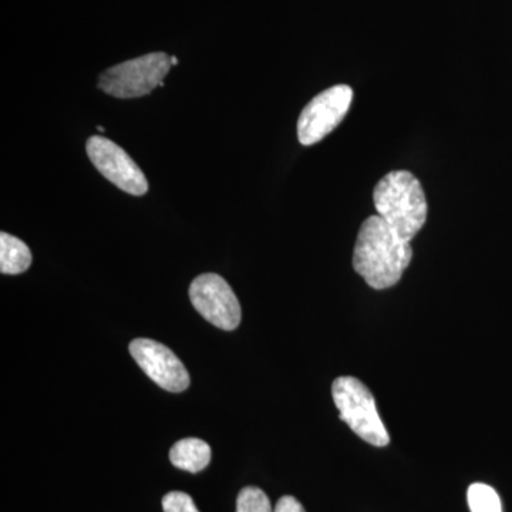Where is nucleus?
Here are the masks:
<instances>
[{"mask_svg":"<svg viewBox=\"0 0 512 512\" xmlns=\"http://www.w3.org/2000/svg\"><path fill=\"white\" fill-rule=\"evenodd\" d=\"M130 353L143 372L164 390L181 393L190 386L183 362L167 346L156 340L136 339L130 343Z\"/></svg>","mask_w":512,"mask_h":512,"instance_id":"6e6552de","label":"nucleus"},{"mask_svg":"<svg viewBox=\"0 0 512 512\" xmlns=\"http://www.w3.org/2000/svg\"><path fill=\"white\" fill-rule=\"evenodd\" d=\"M274 512H306L302 504L291 495H285L275 505Z\"/></svg>","mask_w":512,"mask_h":512,"instance_id":"4468645a","label":"nucleus"},{"mask_svg":"<svg viewBox=\"0 0 512 512\" xmlns=\"http://www.w3.org/2000/svg\"><path fill=\"white\" fill-rule=\"evenodd\" d=\"M190 299L202 318L222 330H234L241 322V305L237 295L222 276L204 274L190 286Z\"/></svg>","mask_w":512,"mask_h":512,"instance_id":"423d86ee","label":"nucleus"},{"mask_svg":"<svg viewBox=\"0 0 512 512\" xmlns=\"http://www.w3.org/2000/svg\"><path fill=\"white\" fill-rule=\"evenodd\" d=\"M171 64H173V66H174V64H178L177 57H171Z\"/></svg>","mask_w":512,"mask_h":512,"instance_id":"2eb2a0df","label":"nucleus"},{"mask_svg":"<svg viewBox=\"0 0 512 512\" xmlns=\"http://www.w3.org/2000/svg\"><path fill=\"white\" fill-rule=\"evenodd\" d=\"M467 501L471 512H503L500 495L487 484H471L467 491Z\"/></svg>","mask_w":512,"mask_h":512,"instance_id":"9b49d317","label":"nucleus"},{"mask_svg":"<svg viewBox=\"0 0 512 512\" xmlns=\"http://www.w3.org/2000/svg\"><path fill=\"white\" fill-rule=\"evenodd\" d=\"M237 512H274L264 491L256 487L241 490L237 498Z\"/></svg>","mask_w":512,"mask_h":512,"instance_id":"f8f14e48","label":"nucleus"},{"mask_svg":"<svg viewBox=\"0 0 512 512\" xmlns=\"http://www.w3.org/2000/svg\"><path fill=\"white\" fill-rule=\"evenodd\" d=\"M164 512H200L190 495L181 491H171L163 498Z\"/></svg>","mask_w":512,"mask_h":512,"instance_id":"ddd939ff","label":"nucleus"},{"mask_svg":"<svg viewBox=\"0 0 512 512\" xmlns=\"http://www.w3.org/2000/svg\"><path fill=\"white\" fill-rule=\"evenodd\" d=\"M413 258L410 242L404 241L379 215L363 222L357 234L353 268L376 291L399 284Z\"/></svg>","mask_w":512,"mask_h":512,"instance_id":"f257e3e1","label":"nucleus"},{"mask_svg":"<svg viewBox=\"0 0 512 512\" xmlns=\"http://www.w3.org/2000/svg\"><path fill=\"white\" fill-rule=\"evenodd\" d=\"M32 265V252L25 242L13 235L0 234V272L5 275H19Z\"/></svg>","mask_w":512,"mask_h":512,"instance_id":"9d476101","label":"nucleus"},{"mask_svg":"<svg viewBox=\"0 0 512 512\" xmlns=\"http://www.w3.org/2000/svg\"><path fill=\"white\" fill-rule=\"evenodd\" d=\"M353 90L348 84H338L313 97L298 120V138L309 147L329 136L348 116Z\"/></svg>","mask_w":512,"mask_h":512,"instance_id":"39448f33","label":"nucleus"},{"mask_svg":"<svg viewBox=\"0 0 512 512\" xmlns=\"http://www.w3.org/2000/svg\"><path fill=\"white\" fill-rule=\"evenodd\" d=\"M332 396L340 420L345 421L360 439L376 447H386L390 443L389 433L377 412L375 397L365 383L352 376L338 377L333 382Z\"/></svg>","mask_w":512,"mask_h":512,"instance_id":"7ed1b4c3","label":"nucleus"},{"mask_svg":"<svg viewBox=\"0 0 512 512\" xmlns=\"http://www.w3.org/2000/svg\"><path fill=\"white\" fill-rule=\"evenodd\" d=\"M377 214L400 238L410 242L424 227L429 214L420 181L409 171L384 175L373 191Z\"/></svg>","mask_w":512,"mask_h":512,"instance_id":"f03ea898","label":"nucleus"},{"mask_svg":"<svg viewBox=\"0 0 512 512\" xmlns=\"http://www.w3.org/2000/svg\"><path fill=\"white\" fill-rule=\"evenodd\" d=\"M171 67V56L161 52L148 53L101 73L99 87L109 96L136 99L164 86L165 76Z\"/></svg>","mask_w":512,"mask_h":512,"instance_id":"20e7f679","label":"nucleus"},{"mask_svg":"<svg viewBox=\"0 0 512 512\" xmlns=\"http://www.w3.org/2000/svg\"><path fill=\"white\" fill-rule=\"evenodd\" d=\"M86 150L94 167L110 183L136 197L147 194L146 175L123 148L109 138L93 136L87 141Z\"/></svg>","mask_w":512,"mask_h":512,"instance_id":"0eeeda50","label":"nucleus"},{"mask_svg":"<svg viewBox=\"0 0 512 512\" xmlns=\"http://www.w3.org/2000/svg\"><path fill=\"white\" fill-rule=\"evenodd\" d=\"M175 467L188 473H200L211 461V447L200 439H184L175 443L170 451Z\"/></svg>","mask_w":512,"mask_h":512,"instance_id":"1a4fd4ad","label":"nucleus"}]
</instances>
